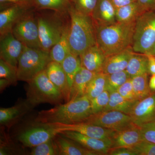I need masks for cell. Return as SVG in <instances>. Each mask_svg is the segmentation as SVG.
I'll return each instance as SVG.
<instances>
[{
	"instance_id": "obj_1",
	"label": "cell",
	"mask_w": 155,
	"mask_h": 155,
	"mask_svg": "<svg viewBox=\"0 0 155 155\" xmlns=\"http://www.w3.org/2000/svg\"><path fill=\"white\" fill-rule=\"evenodd\" d=\"M92 114L91 100L85 95L40 111L35 121L40 124H74L84 122Z\"/></svg>"
},
{
	"instance_id": "obj_2",
	"label": "cell",
	"mask_w": 155,
	"mask_h": 155,
	"mask_svg": "<svg viewBox=\"0 0 155 155\" xmlns=\"http://www.w3.org/2000/svg\"><path fill=\"white\" fill-rule=\"evenodd\" d=\"M135 22L95 25L97 45L106 57L132 47Z\"/></svg>"
},
{
	"instance_id": "obj_3",
	"label": "cell",
	"mask_w": 155,
	"mask_h": 155,
	"mask_svg": "<svg viewBox=\"0 0 155 155\" xmlns=\"http://www.w3.org/2000/svg\"><path fill=\"white\" fill-rule=\"evenodd\" d=\"M68 11L71 22L69 31L70 51L79 56L88 48L97 45L95 26L91 16L78 12L72 5Z\"/></svg>"
},
{
	"instance_id": "obj_4",
	"label": "cell",
	"mask_w": 155,
	"mask_h": 155,
	"mask_svg": "<svg viewBox=\"0 0 155 155\" xmlns=\"http://www.w3.org/2000/svg\"><path fill=\"white\" fill-rule=\"evenodd\" d=\"M28 83L26 100L32 108L44 103L58 105L64 101L63 94L50 80L45 70Z\"/></svg>"
},
{
	"instance_id": "obj_5",
	"label": "cell",
	"mask_w": 155,
	"mask_h": 155,
	"mask_svg": "<svg viewBox=\"0 0 155 155\" xmlns=\"http://www.w3.org/2000/svg\"><path fill=\"white\" fill-rule=\"evenodd\" d=\"M51 61L49 52L24 45L17 66L18 80L28 83L45 70Z\"/></svg>"
},
{
	"instance_id": "obj_6",
	"label": "cell",
	"mask_w": 155,
	"mask_h": 155,
	"mask_svg": "<svg viewBox=\"0 0 155 155\" xmlns=\"http://www.w3.org/2000/svg\"><path fill=\"white\" fill-rule=\"evenodd\" d=\"M155 44V11H146L135 21L132 48L135 53L147 54Z\"/></svg>"
},
{
	"instance_id": "obj_7",
	"label": "cell",
	"mask_w": 155,
	"mask_h": 155,
	"mask_svg": "<svg viewBox=\"0 0 155 155\" xmlns=\"http://www.w3.org/2000/svg\"><path fill=\"white\" fill-rule=\"evenodd\" d=\"M12 32L24 45L41 49L39 38L37 18H35L32 13L28 12L24 15L14 25Z\"/></svg>"
},
{
	"instance_id": "obj_8",
	"label": "cell",
	"mask_w": 155,
	"mask_h": 155,
	"mask_svg": "<svg viewBox=\"0 0 155 155\" xmlns=\"http://www.w3.org/2000/svg\"><path fill=\"white\" fill-rule=\"evenodd\" d=\"M37 22L41 49L50 52L61 39L65 26L58 20L43 17H38Z\"/></svg>"
},
{
	"instance_id": "obj_9",
	"label": "cell",
	"mask_w": 155,
	"mask_h": 155,
	"mask_svg": "<svg viewBox=\"0 0 155 155\" xmlns=\"http://www.w3.org/2000/svg\"><path fill=\"white\" fill-rule=\"evenodd\" d=\"M83 122L114 130H121L134 123L130 115L115 110L92 114Z\"/></svg>"
},
{
	"instance_id": "obj_10",
	"label": "cell",
	"mask_w": 155,
	"mask_h": 155,
	"mask_svg": "<svg viewBox=\"0 0 155 155\" xmlns=\"http://www.w3.org/2000/svg\"><path fill=\"white\" fill-rule=\"evenodd\" d=\"M38 125L22 131L18 139L24 146L33 147L53 139L60 130L46 124Z\"/></svg>"
},
{
	"instance_id": "obj_11",
	"label": "cell",
	"mask_w": 155,
	"mask_h": 155,
	"mask_svg": "<svg viewBox=\"0 0 155 155\" xmlns=\"http://www.w3.org/2000/svg\"><path fill=\"white\" fill-rule=\"evenodd\" d=\"M46 124L58 129L61 132L66 130L75 131L89 137L111 141L115 132V130L85 122L70 124L62 123Z\"/></svg>"
},
{
	"instance_id": "obj_12",
	"label": "cell",
	"mask_w": 155,
	"mask_h": 155,
	"mask_svg": "<svg viewBox=\"0 0 155 155\" xmlns=\"http://www.w3.org/2000/svg\"><path fill=\"white\" fill-rule=\"evenodd\" d=\"M24 45L16 38L12 32L1 35L0 59L17 67Z\"/></svg>"
},
{
	"instance_id": "obj_13",
	"label": "cell",
	"mask_w": 155,
	"mask_h": 155,
	"mask_svg": "<svg viewBox=\"0 0 155 155\" xmlns=\"http://www.w3.org/2000/svg\"><path fill=\"white\" fill-rule=\"evenodd\" d=\"M134 123L140 126L155 121V92L139 100L130 114Z\"/></svg>"
},
{
	"instance_id": "obj_14",
	"label": "cell",
	"mask_w": 155,
	"mask_h": 155,
	"mask_svg": "<svg viewBox=\"0 0 155 155\" xmlns=\"http://www.w3.org/2000/svg\"><path fill=\"white\" fill-rule=\"evenodd\" d=\"M31 5L15 4L10 5L0 12L1 35L12 32L14 25L24 15L29 12Z\"/></svg>"
},
{
	"instance_id": "obj_15",
	"label": "cell",
	"mask_w": 155,
	"mask_h": 155,
	"mask_svg": "<svg viewBox=\"0 0 155 155\" xmlns=\"http://www.w3.org/2000/svg\"><path fill=\"white\" fill-rule=\"evenodd\" d=\"M61 135L76 142L87 149L94 151L100 155H107L112 147V142L109 140L89 137L75 131H62Z\"/></svg>"
},
{
	"instance_id": "obj_16",
	"label": "cell",
	"mask_w": 155,
	"mask_h": 155,
	"mask_svg": "<svg viewBox=\"0 0 155 155\" xmlns=\"http://www.w3.org/2000/svg\"><path fill=\"white\" fill-rule=\"evenodd\" d=\"M142 140L140 127L134 123L119 130H115L112 139V148H131Z\"/></svg>"
},
{
	"instance_id": "obj_17",
	"label": "cell",
	"mask_w": 155,
	"mask_h": 155,
	"mask_svg": "<svg viewBox=\"0 0 155 155\" xmlns=\"http://www.w3.org/2000/svg\"><path fill=\"white\" fill-rule=\"evenodd\" d=\"M48 77L60 91L66 102L70 101L71 90L66 73L62 65L55 61H51L45 69Z\"/></svg>"
},
{
	"instance_id": "obj_18",
	"label": "cell",
	"mask_w": 155,
	"mask_h": 155,
	"mask_svg": "<svg viewBox=\"0 0 155 155\" xmlns=\"http://www.w3.org/2000/svg\"><path fill=\"white\" fill-rule=\"evenodd\" d=\"M79 58L81 67L95 73L103 72L106 56L97 45L88 48Z\"/></svg>"
},
{
	"instance_id": "obj_19",
	"label": "cell",
	"mask_w": 155,
	"mask_h": 155,
	"mask_svg": "<svg viewBox=\"0 0 155 155\" xmlns=\"http://www.w3.org/2000/svg\"><path fill=\"white\" fill-rule=\"evenodd\" d=\"M116 9L110 0H98L91 15L95 25H108L116 23Z\"/></svg>"
},
{
	"instance_id": "obj_20",
	"label": "cell",
	"mask_w": 155,
	"mask_h": 155,
	"mask_svg": "<svg viewBox=\"0 0 155 155\" xmlns=\"http://www.w3.org/2000/svg\"><path fill=\"white\" fill-rule=\"evenodd\" d=\"M59 155H101L58 133L54 137Z\"/></svg>"
},
{
	"instance_id": "obj_21",
	"label": "cell",
	"mask_w": 155,
	"mask_h": 155,
	"mask_svg": "<svg viewBox=\"0 0 155 155\" xmlns=\"http://www.w3.org/2000/svg\"><path fill=\"white\" fill-rule=\"evenodd\" d=\"M134 52L132 47H130L119 52L106 57L103 72L108 75L125 70Z\"/></svg>"
},
{
	"instance_id": "obj_22",
	"label": "cell",
	"mask_w": 155,
	"mask_h": 155,
	"mask_svg": "<svg viewBox=\"0 0 155 155\" xmlns=\"http://www.w3.org/2000/svg\"><path fill=\"white\" fill-rule=\"evenodd\" d=\"M32 109L26 100L9 108L0 109L1 125L9 126L17 122L30 109Z\"/></svg>"
},
{
	"instance_id": "obj_23",
	"label": "cell",
	"mask_w": 155,
	"mask_h": 155,
	"mask_svg": "<svg viewBox=\"0 0 155 155\" xmlns=\"http://www.w3.org/2000/svg\"><path fill=\"white\" fill-rule=\"evenodd\" d=\"M96 73L81 67L75 75L70 93V100L85 95L89 84Z\"/></svg>"
},
{
	"instance_id": "obj_24",
	"label": "cell",
	"mask_w": 155,
	"mask_h": 155,
	"mask_svg": "<svg viewBox=\"0 0 155 155\" xmlns=\"http://www.w3.org/2000/svg\"><path fill=\"white\" fill-rule=\"evenodd\" d=\"M69 25L65 26L60 40L50 50L52 61L61 64L71 52L69 41Z\"/></svg>"
},
{
	"instance_id": "obj_25",
	"label": "cell",
	"mask_w": 155,
	"mask_h": 155,
	"mask_svg": "<svg viewBox=\"0 0 155 155\" xmlns=\"http://www.w3.org/2000/svg\"><path fill=\"white\" fill-rule=\"evenodd\" d=\"M146 11L137 2L130 3L116 9V22L124 23L135 22Z\"/></svg>"
},
{
	"instance_id": "obj_26",
	"label": "cell",
	"mask_w": 155,
	"mask_h": 155,
	"mask_svg": "<svg viewBox=\"0 0 155 155\" xmlns=\"http://www.w3.org/2000/svg\"><path fill=\"white\" fill-rule=\"evenodd\" d=\"M125 70L130 78L148 73V58L147 55L134 52L129 59Z\"/></svg>"
},
{
	"instance_id": "obj_27",
	"label": "cell",
	"mask_w": 155,
	"mask_h": 155,
	"mask_svg": "<svg viewBox=\"0 0 155 155\" xmlns=\"http://www.w3.org/2000/svg\"><path fill=\"white\" fill-rule=\"evenodd\" d=\"M138 101L127 100L118 92H114L111 93L109 103L104 111H117L129 115Z\"/></svg>"
},
{
	"instance_id": "obj_28",
	"label": "cell",
	"mask_w": 155,
	"mask_h": 155,
	"mask_svg": "<svg viewBox=\"0 0 155 155\" xmlns=\"http://www.w3.org/2000/svg\"><path fill=\"white\" fill-rule=\"evenodd\" d=\"M61 64L67 75L71 90L75 75L81 67L80 58L70 52Z\"/></svg>"
},
{
	"instance_id": "obj_29",
	"label": "cell",
	"mask_w": 155,
	"mask_h": 155,
	"mask_svg": "<svg viewBox=\"0 0 155 155\" xmlns=\"http://www.w3.org/2000/svg\"><path fill=\"white\" fill-rule=\"evenodd\" d=\"M107 75L103 72L96 73L87 89L85 95L90 99L92 100L107 90Z\"/></svg>"
},
{
	"instance_id": "obj_30",
	"label": "cell",
	"mask_w": 155,
	"mask_h": 155,
	"mask_svg": "<svg viewBox=\"0 0 155 155\" xmlns=\"http://www.w3.org/2000/svg\"><path fill=\"white\" fill-rule=\"evenodd\" d=\"M148 73L131 78L135 97L137 100L146 97L152 93L149 85Z\"/></svg>"
},
{
	"instance_id": "obj_31",
	"label": "cell",
	"mask_w": 155,
	"mask_h": 155,
	"mask_svg": "<svg viewBox=\"0 0 155 155\" xmlns=\"http://www.w3.org/2000/svg\"><path fill=\"white\" fill-rule=\"evenodd\" d=\"M34 5L39 9H49L60 13L68 11L70 0H33Z\"/></svg>"
},
{
	"instance_id": "obj_32",
	"label": "cell",
	"mask_w": 155,
	"mask_h": 155,
	"mask_svg": "<svg viewBox=\"0 0 155 155\" xmlns=\"http://www.w3.org/2000/svg\"><path fill=\"white\" fill-rule=\"evenodd\" d=\"M130 78L126 70L108 74L107 75V90L110 93L117 91L120 87Z\"/></svg>"
},
{
	"instance_id": "obj_33",
	"label": "cell",
	"mask_w": 155,
	"mask_h": 155,
	"mask_svg": "<svg viewBox=\"0 0 155 155\" xmlns=\"http://www.w3.org/2000/svg\"><path fill=\"white\" fill-rule=\"evenodd\" d=\"M0 78H5L13 84L18 81L17 67L8 64L0 59Z\"/></svg>"
},
{
	"instance_id": "obj_34",
	"label": "cell",
	"mask_w": 155,
	"mask_h": 155,
	"mask_svg": "<svg viewBox=\"0 0 155 155\" xmlns=\"http://www.w3.org/2000/svg\"><path fill=\"white\" fill-rule=\"evenodd\" d=\"M31 155H59L54 138L35 147L31 151Z\"/></svg>"
},
{
	"instance_id": "obj_35",
	"label": "cell",
	"mask_w": 155,
	"mask_h": 155,
	"mask_svg": "<svg viewBox=\"0 0 155 155\" xmlns=\"http://www.w3.org/2000/svg\"><path fill=\"white\" fill-rule=\"evenodd\" d=\"M98 0H70L74 8L81 14L91 17Z\"/></svg>"
},
{
	"instance_id": "obj_36",
	"label": "cell",
	"mask_w": 155,
	"mask_h": 155,
	"mask_svg": "<svg viewBox=\"0 0 155 155\" xmlns=\"http://www.w3.org/2000/svg\"><path fill=\"white\" fill-rule=\"evenodd\" d=\"M110 94V93L108 91L106 90L97 97L91 100L93 114H97L104 110L109 103Z\"/></svg>"
},
{
	"instance_id": "obj_37",
	"label": "cell",
	"mask_w": 155,
	"mask_h": 155,
	"mask_svg": "<svg viewBox=\"0 0 155 155\" xmlns=\"http://www.w3.org/2000/svg\"><path fill=\"white\" fill-rule=\"evenodd\" d=\"M137 155H155V143L141 140L131 148Z\"/></svg>"
},
{
	"instance_id": "obj_38",
	"label": "cell",
	"mask_w": 155,
	"mask_h": 155,
	"mask_svg": "<svg viewBox=\"0 0 155 155\" xmlns=\"http://www.w3.org/2000/svg\"><path fill=\"white\" fill-rule=\"evenodd\" d=\"M140 127L142 140L155 143V121L145 123Z\"/></svg>"
},
{
	"instance_id": "obj_39",
	"label": "cell",
	"mask_w": 155,
	"mask_h": 155,
	"mask_svg": "<svg viewBox=\"0 0 155 155\" xmlns=\"http://www.w3.org/2000/svg\"><path fill=\"white\" fill-rule=\"evenodd\" d=\"M117 92L123 97L127 100L131 101H138L136 99L135 94L134 91L131 78H129L118 89Z\"/></svg>"
},
{
	"instance_id": "obj_40",
	"label": "cell",
	"mask_w": 155,
	"mask_h": 155,
	"mask_svg": "<svg viewBox=\"0 0 155 155\" xmlns=\"http://www.w3.org/2000/svg\"><path fill=\"white\" fill-rule=\"evenodd\" d=\"M107 155H137V154L134 151L130 148L120 147L111 148L109 150Z\"/></svg>"
},
{
	"instance_id": "obj_41",
	"label": "cell",
	"mask_w": 155,
	"mask_h": 155,
	"mask_svg": "<svg viewBox=\"0 0 155 155\" xmlns=\"http://www.w3.org/2000/svg\"><path fill=\"white\" fill-rule=\"evenodd\" d=\"M145 11H155V0H135Z\"/></svg>"
},
{
	"instance_id": "obj_42",
	"label": "cell",
	"mask_w": 155,
	"mask_h": 155,
	"mask_svg": "<svg viewBox=\"0 0 155 155\" xmlns=\"http://www.w3.org/2000/svg\"><path fill=\"white\" fill-rule=\"evenodd\" d=\"M1 5H15V4H25L33 5H34L33 0H0Z\"/></svg>"
},
{
	"instance_id": "obj_43",
	"label": "cell",
	"mask_w": 155,
	"mask_h": 155,
	"mask_svg": "<svg viewBox=\"0 0 155 155\" xmlns=\"http://www.w3.org/2000/svg\"><path fill=\"white\" fill-rule=\"evenodd\" d=\"M148 58V70L149 74L155 75V56L146 54Z\"/></svg>"
},
{
	"instance_id": "obj_44",
	"label": "cell",
	"mask_w": 155,
	"mask_h": 155,
	"mask_svg": "<svg viewBox=\"0 0 155 155\" xmlns=\"http://www.w3.org/2000/svg\"><path fill=\"white\" fill-rule=\"evenodd\" d=\"M110 1L116 9L136 2L135 0H110Z\"/></svg>"
},
{
	"instance_id": "obj_45",
	"label": "cell",
	"mask_w": 155,
	"mask_h": 155,
	"mask_svg": "<svg viewBox=\"0 0 155 155\" xmlns=\"http://www.w3.org/2000/svg\"><path fill=\"white\" fill-rule=\"evenodd\" d=\"M11 85H12V84L9 80H7L5 78H0V90H1V91H2Z\"/></svg>"
},
{
	"instance_id": "obj_46",
	"label": "cell",
	"mask_w": 155,
	"mask_h": 155,
	"mask_svg": "<svg viewBox=\"0 0 155 155\" xmlns=\"http://www.w3.org/2000/svg\"><path fill=\"white\" fill-rule=\"evenodd\" d=\"M149 85L151 91L152 93L155 92V75H151L150 78Z\"/></svg>"
},
{
	"instance_id": "obj_47",
	"label": "cell",
	"mask_w": 155,
	"mask_h": 155,
	"mask_svg": "<svg viewBox=\"0 0 155 155\" xmlns=\"http://www.w3.org/2000/svg\"><path fill=\"white\" fill-rule=\"evenodd\" d=\"M147 54L155 56V44L153 47L150 50V51Z\"/></svg>"
}]
</instances>
